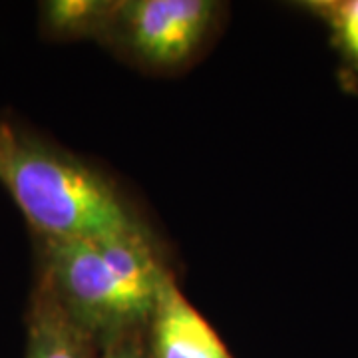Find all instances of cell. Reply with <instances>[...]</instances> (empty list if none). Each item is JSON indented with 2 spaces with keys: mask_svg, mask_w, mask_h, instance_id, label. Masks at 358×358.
I'll list each match as a JSON object with an SVG mask.
<instances>
[{
  "mask_svg": "<svg viewBox=\"0 0 358 358\" xmlns=\"http://www.w3.org/2000/svg\"><path fill=\"white\" fill-rule=\"evenodd\" d=\"M310 10L331 28L334 46L345 60L348 76L358 78V0L313 2Z\"/></svg>",
  "mask_w": 358,
  "mask_h": 358,
  "instance_id": "cell-7",
  "label": "cell"
},
{
  "mask_svg": "<svg viewBox=\"0 0 358 358\" xmlns=\"http://www.w3.org/2000/svg\"><path fill=\"white\" fill-rule=\"evenodd\" d=\"M115 4L92 2V0H52L42 4V26L56 38H76L100 32L106 28L110 16H114Z\"/></svg>",
  "mask_w": 358,
  "mask_h": 358,
  "instance_id": "cell-6",
  "label": "cell"
},
{
  "mask_svg": "<svg viewBox=\"0 0 358 358\" xmlns=\"http://www.w3.org/2000/svg\"><path fill=\"white\" fill-rule=\"evenodd\" d=\"M38 279L94 341L152 315L154 305L115 277L92 239H38Z\"/></svg>",
  "mask_w": 358,
  "mask_h": 358,
  "instance_id": "cell-2",
  "label": "cell"
},
{
  "mask_svg": "<svg viewBox=\"0 0 358 358\" xmlns=\"http://www.w3.org/2000/svg\"><path fill=\"white\" fill-rule=\"evenodd\" d=\"M0 183L38 239H98L138 221L76 155L0 122Z\"/></svg>",
  "mask_w": 358,
  "mask_h": 358,
  "instance_id": "cell-1",
  "label": "cell"
},
{
  "mask_svg": "<svg viewBox=\"0 0 358 358\" xmlns=\"http://www.w3.org/2000/svg\"><path fill=\"white\" fill-rule=\"evenodd\" d=\"M215 10L207 0H134L115 4L114 22L143 62L178 66L201 44Z\"/></svg>",
  "mask_w": 358,
  "mask_h": 358,
  "instance_id": "cell-3",
  "label": "cell"
},
{
  "mask_svg": "<svg viewBox=\"0 0 358 358\" xmlns=\"http://www.w3.org/2000/svg\"><path fill=\"white\" fill-rule=\"evenodd\" d=\"M155 358H231L209 322L181 294L167 273L152 308Z\"/></svg>",
  "mask_w": 358,
  "mask_h": 358,
  "instance_id": "cell-4",
  "label": "cell"
},
{
  "mask_svg": "<svg viewBox=\"0 0 358 358\" xmlns=\"http://www.w3.org/2000/svg\"><path fill=\"white\" fill-rule=\"evenodd\" d=\"M102 358H143L141 352L138 348L134 346H126V345H115L112 346Z\"/></svg>",
  "mask_w": 358,
  "mask_h": 358,
  "instance_id": "cell-8",
  "label": "cell"
},
{
  "mask_svg": "<svg viewBox=\"0 0 358 358\" xmlns=\"http://www.w3.org/2000/svg\"><path fill=\"white\" fill-rule=\"evenodd\" d=\"M26 358H96L94 338L70 319L48 285L40 279L30 294Z\"/></svg>",
  "mask_w": 358,
  "mask_h": 358,
  "instance_id": "cell-5",
  "label": "cell"
}]
</instances>
